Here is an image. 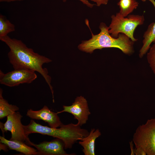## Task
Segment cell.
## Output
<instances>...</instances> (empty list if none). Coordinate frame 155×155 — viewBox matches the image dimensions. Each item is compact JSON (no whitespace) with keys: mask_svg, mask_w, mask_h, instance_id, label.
Here are the masks:
<instances>
[{"mask_svg":"<svg viewBox=\"0 0 155 155\" xmlns=\"http://www.w3.org/2000/svg\"><path fill=\"white\" fill-rule=\"evenodd\" d=\"M22 0H15V1H22Z\"/></svg>","mask_w":155,"mask_h":155,"instance_id":"obj_23","label":"cell"},{"mask_svg":"<svg viewBox=\"0 0 155 155\" xmlns=\"http://www.w3.org/2000/svg\"><path fill=\"white\" fill-rule=\"evenodd\" d=\"M153 42L147 53V58L150 66L155 74V41Z\"/></svg>","mask_w":155,"mask_h":155,"instance_id":"obj_17","label":"cell"},{"mask_svg":"<svg viewBox=\"0 0 155 155\" xmlns=\"http://www.w3.org/2000/svg\"><path fill=\"white\" fill-rule=\"evenodd\" d=\"M63 2H65L67 0H62ZM82 2L84 4L86 5L87 7L90 8H92L94 5H95L94 4H92L90 3L87 0H79Z\"/></svg>","mask_w":155,"mask_h":155,"instance_id":"obj_19","label":"cell"},{"mask_svg":"<svg viewBox=\"0 0 155 155\" xmlns=\"http://www.w3.org/2000/svg\"><path fill=\"white\" fill-rule=\"evenodd\" d=\"M63 110L57 112V113L66 112L72 114L81 126L86 123L91 114L87 101L82 96L77 97L71 105H63Z\"/></svg>","mask_w":155,"mask_h":155,"instance_id":"obj_8","label":"cell"},{"mask_svg":"<svg viewBox=\"0 0 155 155\" xmlns=\"http://www.w3.org/2000/svg\"><path fill=\"white\" fill-rule=\"evenodd\" d=\"M120 8L119 13L126 17L138 7L139 3L136 0H120L117 3Z\"/></svg>","mask_w":155,"mask_h":155,"instance_id":"obj_15","label":"cell"},{"mask_svg":"<svg viewBox=\"0 0 155 155\" xmlns=\"http://www.w3.org/2000/svg\"><path fill=\"white\" fill-rule=\"evenodd\" d=\"M15 26L4 16L0 15V38L4 37L15 31Z\"/></svg>","mask_w":155,"mask_h":155,"instance_id":"obj_16","label":"cell"},{"mask_svg":"<svg viewBox=\"0 0 155 155\" xmlns=\"http://www.w3.org/2000/svg\"><path fill=\"white\" fill-rule=\"evenodd\" d=\"M0 40L9 49L8 56L14 69H28L40 73L49 85L54 98L51 77L48 75L47 69L42 67L44 64L49 63L51 60L35 52L20 40L11 38L8 35L0 38Z\"/></svg>","mask_w":155,"mask_h":155,"instance_id":"obj_1","label":"cell"},{"mask_svg":"<svg viewBox=\"0 0 155 155\" xmlns=\"http://www.w3.org/2000/svg\"><path fill=\"white\" fill-rule=\"evenodd\" d=\"M6 122H0V127L4 134L7 131H10L11 136L10 140H17L30 145L31 142L25 133L23 125L21 122L22 116L19 112H16L8 116Z\"/></svg>","mask_w":155,"mask_h":155,"instance_id":"obj_6","label":"cell"},{"mask_svg":"<svg viewBox=\"0 0 155 155\" xmlns=\"http://www.w3.org/2000/svg\"><path fill=\"white\" fill-rule=\"evenodd\" d=\"M101 134L98 129L92 128L88 135L79 142V144L83 148L82 151L85 155H95V142Z\"/></svg>","mask_w":155,"mask_h":155,"instance_id":"obj_11","label":"cell"},{"mask_svg":"<svg viewBox=\"0 0 155 155\" xmlns=\"http://www.w3.org/2000/svg\"><path fill=\"white\" fill-rule=\"evenodd\" d=\"M111 23L108 26V32L113 37L117 38L120 33L124 34L133 42L137 39L134 36V32L136 28L142 25L144 22L143 15L129 14L124 17L119 12L111 16Z\"/></svg>","mask_w":155,"mask_h":155,"instance_id":"obj_4","label":"cell"},{"mask_svg":"<svg viewBox=\"0 0 155 155\" xmlns=\"http://www.w3.org/2000/svg\"><path fill=\"white\" fill-rule=\"evenodd\" d=\"M30 145L35 147L37 150L38 155H71L65 150L64 144L61 140L56 138L50 142L44 141L39 144L31 142Z\"/></svg>","mask_w":155,"mask_h":155,"instance_id":"obj_9","label":"cell"},{"mask_svg":"<svg viewBox=\"0 0 155 155\" xmlns=\"http://www.w3.org/2000/svg\"><path fill=\"white\" fill-rule=\"evenodd\" d=\"M145 1L147 0H141ZM153 5L155 9V0H147ZM143 45L139 53V56L142 57L147 52L150 48L151 43L155 41V22L151 23L148 26L143 35Z\"/></svg>","mask_w":155,"mask_h":155,"instance_id":"obj_13","label":"cell"},{"mask_svg":"<svg viewBox=\"0 0 155 155\" xmlns=\"http://www.w3.org/2000/svg\"><path fill=\"white\" fill-rule=\"evenodd\" d=\"M15 1V0H0L1 2H11Z\"/></svg>","mask_w":155,"mask_h":155,"instance_id":"obj_22","label":"cell"},{"mask_svg":"<svg viewBox=\"0 0 155 155\" xmlns=\"http://www.w3.org/2000/svg\"><path fill=\"white\" fill-rule=\"evenodd\" d=\"M135 154L136 155H146L145 152L141 148H135Z\"/></svg>","mask_w":155,"mask_h":155,"instance_id":"obj_20","label":"cell"},{"mask_svg":"<svg viewBox=\"0 0 155 155\" xmlns=\"http://www.w3.org/2000/svg\"><path fill=\"white\" fill-rule=\"evenodd\" d=\"M27 136L30 134L37 133L47 135L58 138L63 142L65 149L71 148L78 140H81L88 136L89 132L88 130L82 128L78 123H70L67 125L63 123L59 128H52L42 125L31 119L27 125H23Z\"/></svg>","mask_w":155,"mask_h":155,"instance_id":"obj_2","label":"cell"},{"mask_svg":"<svg viewBox=\"0 0 155 155\" xmlns=\"http://www.w3.org/2000/svg\"><path fill=\"white\" fill-rule=\"evenodd\" d=\"M35 72L28 69H18L4 73L0 70V83L10 87L31 83L37 78Z\"/></svg>","mask_w":155,"mask_h":155,"instance_id":"obj_7","label":"cell"},{"mask_svg":"<svg viewBox=\"0 0 155 155\" xmlns=\"http://www.w3.org/2000/svg\"><path fill=\"white\" fill-rule=\"evenodd\" d=\"M57 113L50 110L44 105L41 109L34 111L28 109L26 115L32 119L42 120L47 123L50 127L58 128L62 124Z\"/></svg>","mask_w":155,"mask_h":155,"instance_id":"obj_10","label":"cell"},{"mask_svg":"<svg viewBox=\"0 0 155 155\" xmlns=\"http://www.w3.org/2000/svg\"><path fill=\"white\" fill-rule=\"evenodd\" d=\"M0 142L7 145L10 149L16 150L25 155H38L37 150L28 146L23 142L8 140L3 136H0Z\"/></svg>","mask_w":155,"mask_h":155,"instance_id":"obj_12","label":"cell"},{"mask_svg":"<svg viewBox=\"0 0 155 155\" xmlns=\"http://www.w3.org/2000/svg\"><path fill=\"white\" fill-rule=\"evenodd\" d=\"M109 0H90V1L96 3V5L100 6L101 5H106Z\"/></svg>","mask_w":155,"mask_h":155,"instance_id":"obj_18","label":"cell"},{"mask_svg":"<svg viewBox=\"0 0 155 155\" xmlns=\"http://www.w3.org/2000/svg\"><path fill=\"white\" fill-rule=\"evenodd\" d=\"M132 141L130 142H129V144L130 145V147L131 150V155H134L135 154V149L134 150L133 148V144Z\"/></svg>","mask_w":155,"mask_h":155,"instance_id":"obj_21","label":"cell"},{"mask_svg":"<svg viewBox=\"0 0 155 155\" xmlns=\"http://www.w3.org/2000/svg\"><path fill=\"white\" fill-rule=\"evenodd\" d=\"M132 141L135 148H141L147 155H155V118L148 119L138 126Z\"/></svg>","mask_w":155,"mask_h":155,"instance_id":"obj_5","label":"cell"},{"mask_svg":"<svg viewBox=\"0 0 155 155\" xmlns=\"http://www.w3.org/2000/svg\"><path fill=\"white\" fill-rule=\"evenodd\" d=\"M3 90L0 89V119L7 117L19 110L17 106L10 104L2 96Z\"/></svg>","mask_w":155,"mask_h":155,"instance_id":"obj_14","label":"cell"},{"mask_svg":"<svg viewBox=\"0 0 155 155\" xmlns=\"http://www.w3.org/2000/svg\"><path fill=\"white\" fill-rule=\"evenodd\" d=\"M99 28L100 31L99 34L94 35L91 32L92 38L82 41L78 46L80 50L91 53L96 49L115 48L126 54L133 52L134 42L126 35L120 33L117 38L113 37L109 32V27L103 22L100 23Z\"/></svg>","mask_w":155,"mask_h":155,"instance_id":"obj_3","label":"cell"}]
</instances>
